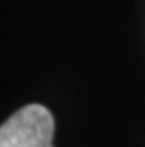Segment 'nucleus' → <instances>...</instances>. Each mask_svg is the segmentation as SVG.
Segmentation results:
<instances>
[{
	"label": "nucleus",
	"instance_id": "1",
	"mask_svg": "<svg viewBox=\"0 0 145 147\" xmlns=\"http://www.w3.org/2000/svg\"><path fill=\"white\" fill-rule=\"evenodd\" d=\"M54 119L44 105H25L0 126V147H54Z\"/></svg>",
	"mask_w": 145,
	"mask_h": 147
}]
</instances>
